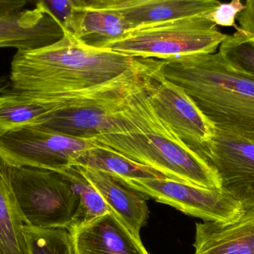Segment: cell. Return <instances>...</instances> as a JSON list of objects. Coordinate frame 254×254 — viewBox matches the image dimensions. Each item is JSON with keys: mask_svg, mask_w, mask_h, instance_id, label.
Listing matches in <instances>:
<instances>
[{"mask_svg": "<svg viewBox=\"0 0 254 254\" xmlns=\"http://www.w3.org/2000/svg\"><path fill=\"white\" fill-rule=\"evenodd\" d=\"M246 8L237 16L240 23V36L254 35V0H246Z\"/></svg>", "mask_w": 254, "mask_h": 254, "instance_id": "cell-25", "label": "cell"}, {"mask_svg": "<svg viewBox=\"0 0 254 254\" xmlns=\"http://www.w3.org/2000/svg\"><path fill=\"white\" fill-rule=\"evenodd\" d=\"M158 71L182 88L215 128L254 141V80L219 53L159 60Z\"/></svg>", "mask_w": 254, "mask_h": 254, "instance_id": "cell-3", "label": "cell"}, {"mask_svg": "<svg viewBox=\"0 0 254 254\" xmlns=\"http://www.w3.org/2000/svg\"><path fill=\"white\" fill-rule=\"evenodd\" d=\"M92 140L60 134L42 125H30L0 134V155L12 166L58 171L86 149Z\"/></svg>", "mask_w": 254, "mask_h": 254, "instance_id": "cell-7", "label": "cell"}, {"mask_svg": "<svg viewBox=\"0 0 254 254\" xmlns=\"http://www.w3.org/2000/svg\"><path fill=\"white\" fill-rule=\"evenodd\" d=\"M73 254H76L75 252H74V253H73Z\"/></svg>", "mask_w": 254, "mask_h": 254, "instance_id": "cell-27", "label": "cell"}, {"mask_svg": "<svg viewBox=\"0 0 254 254\" xmlns=\"http://www.w3.org/2000/svg\"><path fill=\"white\" fill-rule=\"evenodd\" d=\"M150 76L127 95L110 130L92 140L164 177L221 189L222 182L213 166L187 146L154 111L146 90Z\"/></svg>", "mask_w": 254, "mask_h": 254, "instance_id": "cell-2", "label": "cell"}, {"mask_svg": "<svg viewBox=\"0 0 254 254\" xmlns=\"http://www.w3.org/2000/svg\"><path fill=\"white\" fill-rule=\"evenodd\" d=\"M195 254H254V209L232 222L195 226Z\"/></svg>", "mask_w": 254, "mask_h": 254, "instance_id": "cell-14", "label": "cell"}, {"mask_svg": "<svg viewBox=\"0 0 254 254\" xmlns=\"http://www.w3.org/2000/svg\"><path fill=\"white\" fill-rule=\"evenodd\" d=\"M116 178L145 196L204 222L228 223L240 219L246 212L243 204L222 188H203L165 177Z\"/></svg>", "mask_w": 254, "mask_h": 254, "instance_id": "cell-6", "label": "cell"}, {"mask_svg": "<svg viewBox=\"0 0 254 254\" xmlns=\"http://www.w3.org/2000/svg\"><path fill=\"white\" fill-rule=\"evenodd\" d=\"M158 63L86 47L65 33L52 44L18 50L9 80L12 92L69 103L128 93L157 69Z\"/></svg>", "mask_w": 254, "mask_h": 254, "instance_id": "cell-1", "label": "cell"}, {"mask_svg": "<svg viewBox=\"0 0 254 254\" xmlns=\"http://www.w3.org/2000/svg\"><path fill=\"white\" fill-rule=\"evenodd\" d=\"M129 92L72 101L39 125L64 135L92 140L110 130L113 116Z\"/></svg>", "mask_w": 254, "mask_h": 254, "instance_id": "cell-11", "label": "cell"}, {"mask_svg": "<svg viewBox=\"0 0 254 254\" xmlns=\"http://www.w3.org/2000/svg\"><path fill=\"white\" fill-rule=\"evenodd\" d=\"M243 37H247V38L249 39V40H251L254 44V35L243 36Z\"/></svg>", "mask_w": 254, "mask_h": 254, "instance_id": "cell-26", "label": "cell"}, {"mask_svg": "<svg viewBox=\"0 0 254 254\" xmlns=\"http://www.w3.org/2000/svg\"><path fill=\"white\" fill-rule=\"evenodd\" d=\"M220 0H83V7L112 10L136 28L214 10Z\"/></svg>", "mask_w": 254, "mask_h": 254, "instance_id": "cell-12", "label": "cell"}, {"mask_svg": "<svg viewBox=\"0 0 254 254\" xmlns=\"http://www.w3.org/2000/svg\"><path fill=\"white\" fill-rule=\"evenodd\" d=\"M83 176L94 185L104 198L112 213L119 218L137 238L149 217L146 198L128 188L112 175L78 167Z\"/></svg>", "mask_w": 254, "mask_h": 254, "instance_id": "cell-15", "label": "cell"}, {"mask_svg": "<svg viewBox=\"0 0 254 254\" xmlns=\"http://www.w3.org/2000/svg\"><path fill=\"white\" fill-rule=\"evenodd\" d=\"M11 174V164L0 155V254H29L23 231L26 222L13 192Z\"/></svg>", "mask_w": 254, "mask_h": 254, "instance_id": "cell-17", "label": "cell"}, {"mask_svg": "<svg viewBox=\"0 0 254 254\" xmlns=\"http://www.w3.org/2000/svg\"><path fill=\"white\" fill-rule=\"evenodd\" d=\"M245 8L246 6L242 2V0H231L230 2H221L214 10L203 15V16L216 25L233 27L237 33H240V28L236 23V19Z\"/></svg>", "mask_w": 254, "mask_h": 254, "instance_id": "cell-24", "label": "cell"}, {"mask_svg": "<svg viewBox=\"0 0 254 254\" xmlns=\"http://www.w3.org/2000/svg\"><path fill=\"white\" fill-rule=\"evenodd\" d=\"M56 172L69 182L78 198V206L68 231L80 228L111 213L98 190L83 176L77 166H65Z\"/></svg>", "mask_w": 254, "mask_h": 254, "instance_id": "cell-20", "label": "cell"}, {"mask_svg": "<svg viewBox=\"0 0 254 254\" xmlns=\"http://www.w3.org/2000/svg\"><path fill=\"white\" fill-rule=\"evenodd\" d=\"M207 160L219 174L222 189L245 210L254 209V141L214 128Z\"/></svg>", "mask_w": 254, "mask_h": 254, "instance_id": "cell-9", "label": "cell"}, {"mask_svg": "<svg viewBox=\"0 0 254 254\" xmlns=\"http://www.w3.org/2000/svg\"><path fill=\"white\" fill-rule=\"evenodd\" d=\"M219 52L231 69L254 80V44L247 37L228 35Z\"/></svg>", "mask_w": 254, "mask_h": 254, "instance_id": "cell-22", "label": "cell"}, {"mask_svg": "<svg viewBox=\"0 0 254 254\" xmlns=\"http://www.w3.org/2000/svg\"><path fill=\"white\" fill-rule=\"evenodd\" d=\"M69 103L54 102L12 92L1 95L0 134L23 127L40 125L49 115Z\"/></svg>", "mask_w": 254, "mask_h": 254, "instance_id": "cell-18", "label": "cell"}, {"mask_svg": "<svg viewBox=\"0 0 254 254\" xmlns=\"http://www.w3.org/2000/svg\"><path fill=\"white\" fill-rule=\"evenodd\" d=\"M68 232L76 254H149L140 239L112 213Z\"/></svg>", "mask_w": 254, "mask_h": 254, "instance_id": "cell-13", "label": "cell"}, {"mask_svg": "<svg viewBox=\"0 0 254 254\" xmlns=\"http://www.w3.org/2000/svg\"><path fill=\"white\" fill-rule=\"evenodd\" d=\"M50 14L67 33L76 7L83 6V0H28Z\"/></svg>", "mask_w": 254, "mask_h": 254, "instance_id": "cell-23", "label": "cell"}, {"mask_svg": "<svg viewBox=\"0 0 254 254\" xmlns=\"http://www.w3.org/2000/svg\"><path fill=\"white\" fill-rule=\"evenodd\" d=\"M134 28L112 10L76 7L67 34L86 47L101 49L125 37Z\"/></svg>", "mask_w": 254, "mask_h": 254, "instance_id": "cell-16", "label": "cell"}, {"mask_svg": "<svg viewBox=\"0 0 254 254\" xmlns=\"http://www.w3.org/2000/svg\"><path fill=\"white\" fill-rule=\"evenodd\" d=\"M29 254H73L72 240L65 228H40L24 225Z\"/></svg>", "mask_w": 254, "mask_h": 254, "instance_id": "cell-21", "label": "cell"}, {"mask_svg": "<svg viewBox=\"0 0 254 254\" xmlns=\"http://www.w3.org/2000/svg\"><path fill=\"white\" fill-rule=\"evenodd\" d=\"M95 144L79 154L70 162L69 165L104 172L115 177L121 176L135 179L164 177L155 170L132 161L110 148L97 143Z\"/></svg>", "mask_w": 254, "mask_h": 254, "instance_id": "cell-19", "label": "cell"}, {"mask_svg": "<svg viewBox=\"0 0 254 254\" xmlns=\"http://www.w3.org/2000/svg\"><path fill=\"white\" fill-rule=\"evenodd\" d=\"M11 182L27 225L70 228L78 198L61 173L38 167L12 166Z\"/></svg>", "mask_w": 254, "mask_h": 254, "instance_id": "cell-5", "label": "cell"}, {"mask_svg": "<svg viewBox=\"0 0 254 254\" xmlns=\"http://www.w3.org/2000/svg\"><path fill=\"white\" fill-rule=\"evenodd\" d=\"M228 36L201 15L136 28L101 49L133 58L169 60L215 53Z\"/></svg>", "mask_w": 254, "mask_h": 254, "instance_id": "cell-4", "label": "cell"}, {"mask_svg": "<svg viewBox=\"0 0 254 254\" xmlns=\"http://www.w3.org/2000/svg\"><path fill=\"white\" fill-rule=\"evenodd\" d=\"M28 0H0V49H37L63 38L65 31L43 9H25Z\"/></svg>", "mask_w": 254, "mask_h": 254, "instance_id": "cell-10", "label": "cell"}, {"mask_svg": "<svg viewBox=\"0 0 254 254\" xmlns=\"http://www.w3.org/2000/svg\"><path fill=\"white\" fill-rule=\"evenodd\" d=\"M158 68L146 85L151 106L179 139L207 159V146L215 127L189 95L182 88L165 80Z\"/></svg>", "mask_w": 254, "mask_h": 254, "instance_id": "cell-8", "label": "cell"}]
</instances>
